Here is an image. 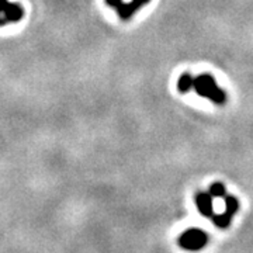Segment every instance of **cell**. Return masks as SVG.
I'll use <instances>...</instances> for the list:
<instances>
[{
  "label": "cell",
  "mask_w": 253,
  "mask_h": 253,
  "mask_svg": "<svg viewBox=\"0 0 253 253\" xmlns=\"http://www.w3.org/2000/svg\"><path fill=\"white\" fill-rule=\"evenodd\" d=\"M193 90L199 94L200 97L211 100L217 106H224L226 101V93L217 84L212 75L203 73L194 78Z\"/></svg>",
  "instance_id": "6da1fadb"
},
{
  "label": "cell",
  "mask_w": 253,
  "mask_h": 253,
  "mask_svg": "<svg viewBox=\"0 0 253 253\" xmlns=\"http://www.w3.org/2000/svg\"><path fill=\"white\" fill-rule=\"evenodd\" d=\"M208 242V236L204 231L197 229V228H191L184 231L179 238V245L183 249L190 251V252H197L201 251Z\"/></svg>",
  "instance_id": "7a4b0ae2"
},
{
  "label": "cell",
  "mask_w": 253,
  "mask_h": 253,
  "mask_svg": "<svg viewBox=\"0 0 253 253\" xmlns=\"http://www.w3.org/2000/svg\"><path fill=\"white\" fill-rule=\"evenodd\" d=\"M194 201H196V207L199 208L200 214L203 217L211 218L214 215V204H212V196L210 193H197L196 197H194Z\"/></svg>",
  "instance_id": "3957f363"
},
{
  "label": "cell",
  "mask_w": 253,
  "mask_h": 253,
  "mask_svg": "<svg viewBox=\"0 0 253 253\" xmlns=\"http://www.w3.org/2000/svg\"><path fill=\"white\" fill-rule=\"evenodd\" d=\"M193 84H194V78L190 73H183L180 78L177 79V90L180 93H189L193 90Z\"/></svg>",
  "instance_id": "277c9868"
},
{
  "label": "cell",
  "mask_w": 253,
  "mask_h": 253,
  "mask_svg": "<svg viewBox=\"0 0 253 253\" xmlns=\"http://www.w3.org/2000/svg\"><path fill=\"white\" fill-rule=\"evenodd\" d=\"M232 217L234 215H231L229 212H226L224 211L222 214H214L212 215V221H214V225L217 226V228H221V229H225L229 226L231 224V221H232Z\"/></svg>",
  "instance_id": "5b68a950"
},
{
  "label": "cell",
  "mask_w": 253,
  "mask_h": 253,
  "mask_svg": "<svg viewBox=\"0 0 253 253\" xmlns=\"http://www.w3.org/2000/svg\"><path fill=\"white\" fill-rule=\"evenodd\" d=\"M208 193L212 196V197H225V193H226V189L225 186L222 184V183H212L211 186H210V190H208Z\"/></svg>",
  "instance_id": "8992f818"
},
{
  "label": "cell",
  "mask_w": 253,
  "mask_h": 253,
  "mask_svg": "<svg viewBox=\"0 0 253 253\" xmlns=\"http://www.w3.org/2000/svg\"><path fill=\"white\" fill-rule=\"evenodd\" d=\"M225 211L226 212H229L231 215H235L236 211L239 210V203H238V200L234 197V196H228L225 197Z\"/></svg>",
  "instance_id": "52a82bcc"
},
{
  "label": "cell",
  "mask_w": 253,
  "mask_h": 253,
  "mask_svg": "<svg viewBox=\"0 0 253 253\" xmlns=\"http://www.w3.org/2000/svg\"><path fill=\"white\" fill-rule=\"evenodd\" d=\"M106 1L109 3L110 6H114V7H118L123 3V0H106Z\"/></svg>",
  "instance_id": "ba28073f"
}]
</instances>
